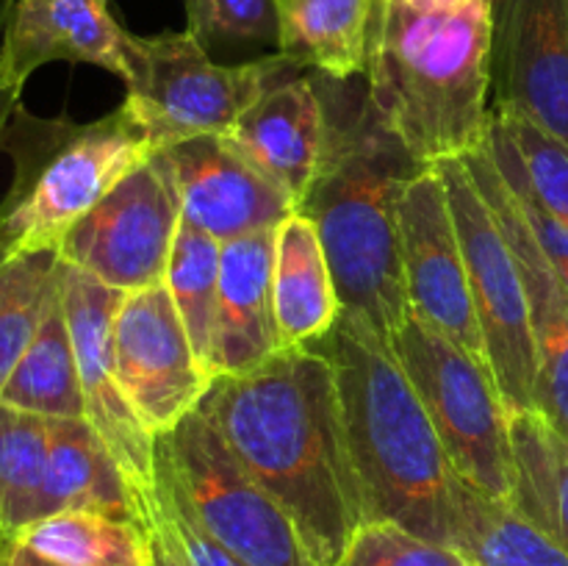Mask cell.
<instances>
[{
    "label": "cell",
    "instance_id": "cell-4",
    "mask_svg": "<svg viewBox=\"0 0 568 566\" xmlns=\"http://www.w3.org/2000/svg\"><path fill=\"white\" fill-rule=\"evenodd\" d=\"M336 375L344 431L369 522L449 547L453 464L392 342L342 311L316 338Z\"/></svg>",
    "mask_w": 568,
    "mask_h": 566
},
{
    "label": "cell",
    "instance_id": "cell-16",
    "mask_svg": "<svg viewBox=\"0 0 568 566\" xmlns=\"http://www.w3.org/2000/svg\"><path fill=\"white\" fill-rule=\"evenodd\" d=\"M483 198L497 214L530 300L532 342H536V411L564 436H568V292L541 242L532 233L514 189L508 186L486 148L464 155Z\"/></svg>",
    "mask_w": 568,
    "mask_h": 566
},
{
    "label": "cell",
    "instance_id": "cell-26",
    "mask_svg": "<svg viewBox=\"0 0 568 566\" xmlns=\"http://www.w3.org/2000/svg\"><path fill=\"white\" fill-rule=\"evenodd\" d=\"M14 536L64 566H153L144 525L94 511L50 514Z\"/></svg>",
    "mask_w": 568,
    "mask_h": 566
},
{
    "label": "cell",
    "instance_id": "cell-31",
    "mask_svg": "<svg viewBox=\"0 0 568 566\" xmlns=\"http://www.w3.org/2000/svg\"><path fill=\"white\" fill-rule=\"evenodd\" d=\"M333 566H469L447 544L427 542L394 522H366Z\"/></svg>",
    "mask_w": 568,
    "mask_h": 566
},
{
    "label": "cell",
    "instance_id": "cell-14",
    "mask_svg": "<svg viewBox=\"0 0 568 566\" xmlns=\"http://www.w3.org/2000/svg\"><path fill=\"white\" fill-rule=\"evenodd\" d=\"M494 109L568 142V0H491Z\"/></svg>",
    "mask_w": 568,
    "mask_h": 566
},
{
    "label": "cell",
    "instance_id": "cell-24",
    "mask_svg": "<svg viewBox=\"0 0 568 566\" xmlns=\"http://www.w3.org/2000/svg\"><path fill=\"white\" fill-rule=\"evenodd\" d=\"M0 403L48 420H87L78 355L67 322L61 281L44 309L31 344L22 353L14 375L6 383Z\"/></svg>",
    "mask_w": 568,
    "mask_h": 566
},
{
    "label": "cell",
    "instance_id": "cell-38",
    "mask_svg": "<svg viewBox=\"0 0 568 566\" xmlns=\"http://www.w3.org/2000/svg\"><path fill=\"white\" fill-rule=\"evenodd\" d=\"M11 3H14V0H0V31H3V28H6V20H9Z\"/></svg>",
    "mask_w": 568,
    "mask_h": 566
},
{
    "label": "cell",
    "instance_id": "cell-33",
    "mask_svg": "<svg viewBox=\"0 0 568 566\" xmlns=\"http://www.w3.org/2000/svg\"><path fill=\"white\" fill-rule=\"evenodd\" d=\"M155 497H159L161 511H164L166 522H170L172 533L181 542L183 553L189 555L192 566H250L244 560H239L236 555L227 553L220 542L209 536V533L200 527V522L194 519L192 511L183 505V499L178 497V492L172 488V483L155 469Z\"/></svg>",
    "mask_w": 568,
    "mask_h": 566
},
{
    "label": "cell",
    "instance_id": "cell-21",
    "mask_svg": "<svg viewBox=\"0 0 568 566\" xmlns=\"http://www.w3.org/2000/svg\"><path fill=\"white\" fill-rule=\"evenodd\" d=\"M449 547L469 566H568V553L514 499H499L453 472Z\"/></svg>",
    "mask_w": 568,
    "mask_h": 566
},
{
    "label": "cell",
    "instance_id": "cell-20",
    "mask_svg": "<svg viewBox=\"0 0 568 566\" xmlns=\"http://www.w3.org/2000/svg\"><path fill=\"white\" fill-rule=\"evenodd\" d=\"M50 458L44 516L94 511L142 525V494L87 420H48Z\"/></svg>",
    "mask_w": 568,
    "mask_h": 566
},
{
    "label": "cell",
    "instance_id": "cell-30",
    "mask_svg": "<svg viewBox=\"0 0 568 566\" xmlns=\"http://www.w3.org/2000/svg\"><path fill=\"white\" fill-rule=\"evenodd\" d=\"M59 281V250L22 253L0 264V394L31 344Z\"/></svg>",
    "mask_w": 568,
    "mask_h": 566
},
{
    "label": "cell",
    "instance_id": "cell-34",
    "mask_svg": "<svg viewBox=\"0 0 568 566\" xmlns=\"http://www.w3.org/2000/svg\"><path fill=\"white\" fill-rule=\"evenodd\" d=\"M499 175H503V172H499ZM508 186L514 189L516 200H519V205H521V211H525L527 222H530L532 233H536V239L541 242L544 253L549 255V261H552V266L558 270L560 281H564V286L568 292V225L555 220L552 214H547V211H544L541 205H538L536 200L525 192V189L514 186L510 181H508Z\"/></svg>",
    "mask_w": 568,
    "mask_h": 566
},
{
    "label": "cell",
    "instance_id": "cell-36",
    "mask_svg": "<svg viewBox=\"0 0 568 566\" xmlns=\"http://www.w3.org/2000/svg\"><path fill=\"white\" fill-rule=\"evenodd\" d=\"M0 566H64L44 558L37 549L22 544L11 530H0Z\"/></svg>",
    "mask_w": 568,
    "mask_h": 566
},
{
    "label": "cell",
    "instance_id": "cell-22",
    "mask_svg": "<svg viewBox=\"0 0 568 566\" xmlns=\"http://www.w3.org/2000/svg\"><path fill=\"white\" fill-rule=\"evenodd\" d=\"M342 314L336 281L314 222L294 211L275 233V320L281 350L325 336Z\"/></svg>",
    "mask_w": 568,
    "mask_h": 566
},
{
    "label": "cell",
    "instance_id": "cell-3",
    "mask_svg": "<svg viewBox=\"0 0 568 566\" xmlns=\"http://www.w3.org/2000/svg\"><path fill=\"white\" fill-rule=\"evenodd\" d=\"M491 0H375L369 98L422 164L486 148Z\"/></svg>",
    "mask_w": 568,
    "mask_h": 566
},
{
    "label": "cell",
    "instance_id": "cell-19",
    "mask_svg": "<svg viewBox=\"0 0 568 566\" xmlns=\"http://www.w3.org/2000/svg\"><path fill=\"white\" fill-rule=\"evenodd\" d=\"M275 233L277 228H270L220 244L216 375H242L281 353L275 320Z\"/></svg>",
    "mask_w": 568,
    "mask_h": 566
},
{
    "label": "cell",
    "instance_id": "cell-18",
    "mask_svg": "<svg viewBox=\"0 0 568 566\" xmlns=\"http://www.w3.org/2000/svg\"><path fill=\"white\" fill-rule=\"evenodd\" d=\"M283 72L225 133L294 203L308 192L325 153V103L314 72Z\"/></svg>",
    "mask_w": 568,
    "mask_h": 566
},
{
    "label": "cell",
    "instance_id": "cell-13",
    "mask_svg": "<svg viewBox=\"0 0 568 566\" xmlns=\"http://www.w3.org/2000/svg\"><path fill=\"white\" fill-rule=\"evenodd\" d=\"M397 216L410 311L425 316L475 358L486 361V342L471 300L464 247L453 220L447 183L436 164H427L405 183Z\"/></svg>",
    "mask_w": 568,
    "mask_h": 566
},
{
    "label": "cell",
    "instance_id": "cell-5",
    "mask_svg": "<svg viewBox=\"0 0 568 566\" xmlns=\"http://www.w3.org/2000/svg\"><path fill=\"white\" fill-rule=\"evenodd\" d=\"M0 153L11 159V183L0 198V259H14L59 250L67 233L159 150L122 105L75 122L17 103Z\"/></svg>",
    "mask_w": 568,
    "mask_h": 566
},
{
    "label": "cell",
    "instance_id": "cell-32",
    "mask_svg": "<svg viewBox=\"0 0 568 566\" xmlns=\"http://www.w3.org/2000/svg\"><path fill=\"white\" fill-rule=\"evenodd\" d=\"M186 31L200 44L211 39L277 44V0H183Z\"/></svg>",
    "mask_w": 568,
    "mask_h": 566
},
{
    "label": "cell",
    "instance_id": "cell-27",
    "mask_svg": "<svg viewBox=\"0 0 568 566\" xmlns=\"http://www.w3.org/2000/svg\"><path fill=\"white\" fill-rule=\"evenodd\" d=\"M488 153L505 181L525 189L547 214L568 225V142L527 117L491 105Z\"/></svg>",
    "mask_w": 568,
    "mask_h": 566
},
{
    "label": "cell",
    "instance_id": "cell-15",
    "mask_svg": "<svg viewBox=\"0 0 568 566\" xmlns=\"http://www.w3.org/2000/svg\"><path fill=\"white\" fill-rule=\"evenodd\" d=\"M181 198L183 220L216 242L270 231L297 211L225 133H205L164 150Z\"/></svg>",
    "mask_w": 568,
    "mask_h": 566
},
{
    "label": "cell",
    "instance_id": "cell-1",
    "mask_svg": "<svg viewBox=\"0 0 568 566\" xmlns=\"http://www.w3.org/2000/svg\"><path fill=\"white\" fill-rule=\"evenodd\" d=\"M197 408L286 511L314 566L336 564L369 516L327 355L305 344L242 375H216Z\"/></svg>",
    "mask_w": 568,
    "mask_h": 566
},
{
    "label": "cell",
    "instance_id": "cell-37",
    "mask_svg": "<svg viewBox=\"0 0 568 566\" xmlns=\"http://www.w3.org/2000/svg\"><path fill=\"white\" fill-rule=\"evenodd\" d=\"M17 103H20V94L11 92V89H6L3 83H0V139H3L6 122H9L11 111L17 109Z\"/></svg>",
    "mask_w": 568,
    "mask_h": 566
},
{
    "label": "cell",
    "instance_id": "cell-23",
    "mask_svg": "<svg viewBox=\"0 0 568 566\" xmlns=\"http://www.w3.org/2000/svg\"><path fill=\"white\" fill-rule=\"evenodd\" d=\"M375 0H277V53L331 78L369 64Z\"/></svg>",
    "mask_w": 568,
    "mask_h": 566
},
{
    "label": "cell",
    "instance_id": "cell-17",
    "mask_svg": "<svg viewBox=\"0 0 568 566\" xmlns=\"http://www.w3.org/2000/svg\"><path fill=\"white\" fill-rule=\"evenodd\" d=\"M128 39L109 0H14L0 44V83L22 94L50 61L103 67L128 81Z\"/></svg>",
    "mask_w": 568,
    "mask_h": 566
},
{
    "label": "cell",
    "instance_id": "cell-7",
    "mask_svg": "<svg viewBox=\"0 0 568 566\" xmlns=\"http://www.w3.org/2000/svg\"><path fill=\"white\" fill-rule=\"evenodd\" d=\"M453 469L499 499L516 494L510 411L486 361L410 311L392 336Z\"/></svg>",
    "mask_w": 568,
    "mask_h": 566
},
{
    "label": "cell",
    "instance_id": "cell-29",
    "mask_svg": "<svg viewBox=\"0 0 568 566\" xmlns=\"http://www.w3.org/2000/svg\"><path fill=\"white\" fill-rule=\"evenodd\" d=\"M50 433L48 416L0 403V516L3 530L44 519Z\"/></svg>",
    "mask_w": 568,
    "mask_h": 566
},
{
    "label": "cell",
    "instance_id": "cell-25",
    "mask_svg": "<svg viewBox=\"0 0 568 566\" xmlns=\"http://www.w3.org/2000/svg\"><path fill=\"white\" fill-rule=\"evenodd\" d=\"M516 455L514 503L568 553V436L538 411L510 414Z\"/></svg>",
    "mask_w": 568,
    "mask_h": 566
},
{
    "label": "cell",
    "instance_id": "cell-10",
    "mask_svg": "<svg viewBox=\"0 0 568 566\" xmlns=\"http://www.w3.org/2000/svg\"><path fill=\"white\" fill-rule=\"evenodd\" d=\"M181 222L170 159L159 150L67 233L59 259L128 294L159 286Z\"/></svg>",
    "mask_w": 568,
    "mask_h": 566
},
{
    "label": "cell",
    "instance_id": "cell-9",
    "mask_svg": "<svg viewBox=\"0 0 568 566\" xmlns=\"http://www.w3.org/2000/svg\"><path fill=\"white\" fill-rule=\"evenodd\" d=\"M447 183L453 220L464 247L471 300L480 320L486 361L508 403L510 414L536 411V342H532L530 300L514 247L497 214L483 198L464 155L438 161Z\"/></svg>",
    "mask_w": 568,
    "mask_h": 566
},
{
    "label": "cell",
    "instance_id": "cell-2",
    "mask_svg": "<svg viewBox=\"0 0 568 566\" xmlns=\"http://www.w3.org/2000/svg\"><path fill=\"white\" fill-rule=\"evenodd\" d=\"M325 153L297 211L314 222L338 303L386 342L410 314L399 247V198L422 164L386 125L369 89L316 72Z\"/></svg>",
    "mask_w": 568,
    "mask_h": 566
},
{
    "label": "cell",
    "instance_id": "cell-35",
    "mask_svg": "<svg viewBox=\"0 0 568 566\" xmlns=\"http://www.w3.org/2000/svg\"><path fill=\"white\" fill-rule=\"evenodd\" d=\"M142 525L148 530L153 566H192L189 555L183 553L181 542L172 533L164 511H161L159 497H155V486L148 494H142Z\"/></svg>",
    "mask_w": 568,
    "mask_h": 566
},
{
    "label": "cell",
    "instance_id": "cell-40",
    "mask_svg": "<svg viewBox=\"0 0 568 566\" xmlns=\"http://www.w3.org/2000/svg\"><path fill=\"white\" fill-rule=\"evenodd\" d=\"M3 261H6V259H0V264H3Z\"/></svg>",
    "mask_w": 568,
    "mask_h": 566
},
{
    "label": "cell",
    "instance_id": "cell-12",
    "mask_svg": "<svg viewBox=\"0 0 568 566\" xmlns=\"http://www.w3.org/2000/svg\"><path fill=\"white\" fill-rule=\"evenodd\" d=\"M125 294L61 261V297L75 344L87 422L103 438L131 486L148 494L155 486V436L128 403L114 364V320Z\"/></svg>",
    "mask_w": 568,
    "mask_h": 566
},
{
    "label": "cell",
    "instance_id": "cell-8",
    "mask_svg": "<svg viewBox=\"0 0 568 566\" xmlns=\"http://www.w3.org/2000/svg\"><path fill=\"white\" fill-rule=\"evenodd\" d=\"M155 469L214 542L250 566H314L286 511L250 477L200 408L155 436Z\"/></svg>",
    "mask_w": 568,
    "mask_h": 566
},
{
    "label": "cell",
    "instance_id": "cell-6",
    "mask_svg": "<svg viewBox=\"0 0 568 566\" xmlns=\"http://www.w3.org/2000/svg\"><path fill=\"white\" fill-rule=\"evenodd\" d=\"M297 64L275 53L247 64H216L189 31L128 39V98L122 109L166 150L205 133H227L272 81Z\"/></svg>",
    "mask_w": 568,
    "mask_h": 566
},
{
    "label": "cell",
    "instance_id": "cell-11",
    "mask_svg": "<svg viewBox=\"0 0 568 566\" xmlns=\"http://www.w3.org/2000/svg\"><path fill=\"white\" fill-rule=\"evenodd\" d=\"M114 364L128 403L153 436L192 414L214 381L166 283L125 294L114 320Z\"/></svg>",
    "mask_w": 568,
    "mask_h": 566
},
{
    "label": "cell",
    "instance_id": "cell-39",
    "mask_svg": "<svg viewBox=\"0 0 568 566\" xmlns=\"http://www.w3.org/2000/svg\"><path fill=\"white\" fill-rule=\"evenodd\" d=\"M0 530H3V516H0Z\"/></svg>",
    "mask_w": 568,
    "mask_h": 566
},
{
    "label": "cell",
    "instance_id": "cell-28",
    "mask_svg": "<svg viewBox=\"0 0 568 566\" xmlns=\"http://www.w3.org/2000/svg\"><path fill=\"white\" fill-rule=\"evenodd\" d=\"M164 283L175 300L200 364L214 377L216 325H220V242L183 220L166 264Z\"/></svg>",
    "mask_w": 568,
    "mask_h": 566
}]
</instances>
